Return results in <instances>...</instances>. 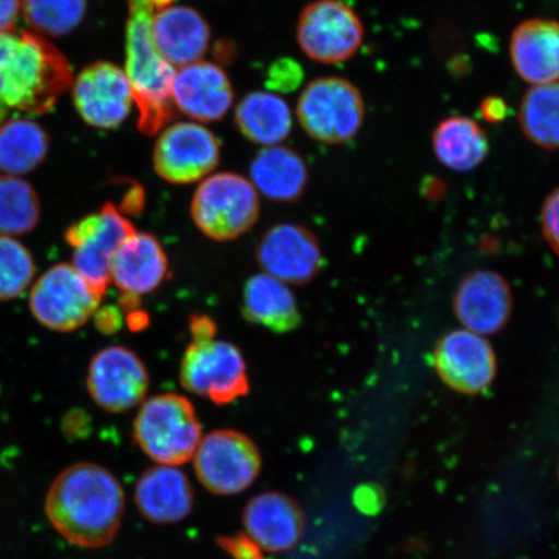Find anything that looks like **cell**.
<instances>
[{
	"label": "cell",
	"mask_w": 559,
	"mask_h": 559,
	"mask_svg": "<svg viewBox=\"0 0 559 559\" xmlns=\"http://www.w3.org/2000/svg\"><path fill=\"white\" fill-rule=\"evenodd\" d=\"M48 521L66 540L97 549L114 542L124 513L120 481L105 467L80 463L67 467L46 496Z\"/></svg>",
	"instance_id": "cell-1"
},
{
	"label": "cell",
	"mask_w": 559,
	"mask_h": 559,
	"mask_svg": "<svg viewBox=\"0 0 559 559\" xmlns=\"http://www.w3.org/2000/svg\"><path fill=\"white\" fill-rule=\"evenodd\" d=\"M73 83L64 53L32 31L0 33V118L45 115Z\"/></svg>",
	"instance_id": "cell-2"
},
{
	"label": "cell",
	"mask_w": 559,
	"mask_h": 559,
	"mask_svg": "<svg viewBox=\"0 0 559 559\" xmlns=\"http://www.w3.org/2000/svg\"><path fill=\"white\" fill-rule=\"evenodd\" d=\"M152 0H129L126 25V74L139 109L138 128L156 135L175 117L171 82L175 69L160 58L152 39Z\"/></svg>",
	"instance_id": "cell-3"
},
{
	"label": "cell",
	"mask_w": 559,
	"mask_h": 559,
	"mask_svg": "<svg viewBox=\"0 0 559 559\" xmlns=\"http://www.w3.org/2000/svg\"><path fill=\"white\" fill-rule=\"evenodd\" d=\"M190 331L192 342L180 365L183 388L221 405L247 395L248 369L240 349L229 342L215 340L218 328L206 314H193Z\"/></svg>",
	"instance_id": "cell-4"
},
{
	"label": "cell",
	"mask_w": 559,
	"mask_h": 559,
	"mask_svg": "<svg viewBox=\"0 0 559 559\" xmlns=\"http://www.w3.org/2000/svg\"><path fill=\"white\" fill-rule=\"evenodd\" d=\"M134 437L156 463L177 466L198 451L201 424L187 397L163 394L143 403L134 421Z\"/></svg>",
	"instance_id": "cell-5"
},
{
	"label": "cell",
	"mask_w": 559,
	"mask_h": 559,
	"mask_svg": "<svg viewBox=\"0 0 559 559\" xmlns=\"http://www.w3.org/2000/svg\"><path fill=\"white\" fill-rule=\"evenodd\" d=\"M260 210L253 183L233 173L215 174L202 181L191 204L195 226L215 241L235 240L248 233Z\"/></svg>",
	"instance_id": "cell-6"
},
{
	"label": "cell",
	"mask_w": 559,
	"mask_h": 559,
	"mask_svg": "<svg viewBox=\"0 0 559 559\" xmlns=\"http://www.w3.org/2000/svg\"><path fill=\"white\" fill-rule=\"evenodd\" d=\"M297 115L312 139L324 144H341L359 134L365 123L366 104L354 83L340 76H324L304 90Z\"/></svg>",
	"instance_id": "cell-7"
},
{
	"label": "cell",
	"mask_w": 559,
	"mask_h": 559,
	"mask_svg": "<svg viewBox=\"0 0 559 559\" xmlns=\"http://www.w3.org/2000/svg\"><path fill=\"white\" fill-rule=\"evenodd\" d=\"M136 229L115 205L105 204L100 212L83 216L70 226L66 240L73 249V267L104 296L111 282V261L121 245Z\"/></svg>",
	"instance_id": "cell-8"
},
{
	"label": "cell",
	"mask_w": 559,
	"mask_h": 559,
	"mask_svg": "<svg viewBox=\"0 0 559 559\" xmlns=\"http://www.w3.org/2000/svg\"><path fill=\"white\" fill-rule=\"evenodd\" d=\"M103 296L73 265H53L34 284L31 311L41 325L55 332H73L99 309Z\"/></svg>",
	"instance_id": "cell-9"
},
{
	"label": "cell",
	"mask_w": 559,
	"mask_h": 559,
	"mask_svg": "<svg viewBox=\"0 0 559 559\" xmlns=\"http://www.w3.org/2000/svg\"><path fill=\"white\" fill-rule=\"evenodd\" d=\"M299 47L321 64H340L360 50L365 26L352 7L341 0H314L300 13Z\"/></svg>",
	"instance_id": "cell-10"
},
{
	"label": "cell",
	"mask_w": 559,
	"mask_h": 559,
	"mask_svg": "<svg viewBox=\"0 0 559 559\" xmlns=\"http://www.w3.org/2000/svg\"><path fill=\"white\" fill-rule=\"evenodd\" d=\"M194 471L210 492L228 496L245 491L261 472V454L251 440L235 430H216L201 438Z\"/></svg>",
	"instance_id": "cell-11"
},
{
	"label": "cell",
	"mask_w": 559,
	"mask_h": 559,
	"mask_svg": "<svg viewBox=\"0 0 559 559\" xmlns=\"http://www.w3.org/2000/svg\"><path fill=\"white\" fill-rule=\"evenodd\" d=\"M221 159V143L212 131L192 122L166 128L153 152L159 178L173 185H191L212 173Z\"/></svg>",
	"instance_id": "cell-12"
},
{
	"label": "cell",
	"mask_w": 559,
	"mask_h": 559,
	"mask_svg": "<svg viewBox=\"0 0 559 559\" xmlns=\"http://www.w3.org/2000/svg\"><path fill=\"white\" fill-rule=\"evenodd\" d=\"M87 389L97 407L109 414H123L144 401L150 373L132 349L110 346L91 360Z\"/></svg>",
	"instance_id": "cell-13"
},
{
	"label": "cell",
	"mask_w": 559,
	"mask_h": 559,
	"mask_svg": "<svg viewBox=\"0 0 559 559\" xmlns=\"http://www.w3.org/2000/svg\"><path fill=\"white\" fill-rule=\"evenodd\" d=\"M436 372L457 393H484L496 379L498 361L484 335L465 330L452 331L439 340L432 354Z\"/></svg>",
	"instance_id": "cell-14"
},
{
	"label": "cell",
	"mask_w": 559,
	"mask_h": 559,
	"mask_svg": "<svg viewBox=\"0 0 559 559\" xmlns=\"http://www.w3.org/2000/svg\"><path fill=\"white\" fill-rule=\"evenodd\" d=\"M73 86V100L82 120L96 129H116L131 114L134 94L124 70L99 61L82 70Z\"/></svg>",
	"instance_id": "cell-15"
},
{
	"label": "cell",
	"mask_w": 559,
	"mask_h": 559,
	"mask_svg": "<svg viewBox=\"0 0 559 559\" xmlns=\"http://www.w3.org/2000/svg\"><path fill=\"white\" fill-rule=\"evenodd\" d=\"M257 261L264 274L293 285L312 282L323 267L318 237L295 223L270 228L258 245Z\"/></svg>",
	"instance_id": "cell-16"
},
{
	"label": "cell",
	"mask_w": 559,
	"mask_h": 559,
	"mask_svg": "<svg viewBox=\"0 0 559 559\" xmlns=\"http://www.w3.org/2000/svg\"><path fill=\"white\" fill-rule=\"evenodd\" d=\"M453 310L465 330L485 337L507 326L513 312V293L498 272L474 271L457 286Z\"/></svg>",
	"instance_id": "cell-17"
},
{
	"label": "cell",
	"mask_w": 559,
	"mask_h": 559,
	"mask_svg": "<svg viewBox=\"0 0 559 559\" xmlns=\"http://www.w3.org/2000/svg\"><path fill=\"white\" fill-rule=\"evenodd\" d=\"M174 107L195 121L222 120L234 104V90L225 70L198 61L179 68L171 82Z\"/></svg>",
	"instance_id": "cell-18"
},
{
	"label": "cell",
	"mask_w": 559,
	"mask_h": 559,
	"mask_svg": "<svg viewBox=\"0 0 559 559\" xmlns=\"http://www.w3.org/2000/svg\"><path fill=\"white\" fill-rule=\"evenodd\" d=\"M247 535L271 554L296 547L305 531V514L295 499L282 492H264L248 502L243 512Z\"/></svg>",
	"instance_id": "cell-19"
},
{
	"label": "cell",
	"mask_w": 559,
	"mask_h": 559,
	"mask_svg": "<svg viewBox=\"0 0 559 559\" xmlns=\"http://www.w3.org/2000/svg\"><path fill=\"white\" fill-rule=\"evenodd\" d=\"M509 55L520 79L531 86L559 81V21L528 19L516 25Z\"/></svg>",
	"instance_id": "cell-20"
},
{
	"label": "cell",
	"mask_w": 559,
	"mask_h": 559,
	"mask_svg": "<svg viewBox=\"0 0 559 559\" xmlns=\"http://www.w3.org/2000/svg\"><path fill=\"white\" fill-rule=\"evenodd\" d=\"M152 39L160 58L181 68L200 61L206 53L210 27L191 7L169 5L153 15Z\"/></svg>",
	"instance_id": "cell-21"
},
{
	"label": "cell",
	"mask_w": 559,
	"mask_h": 559,
	"mask_svg": "<svg viewBox=\"0 0 559 559\" xmlns=\"http://www.w3.org/2000/svg\"><path fill=\"white\" fill-rule=\"evenodd\" d=\"M169 260L155 236H130L111 261L110 277L122 296L140 298L150 295L165 282Z\"/></svg>",
	"instance_id": "cell-22"
},
{
	"label": "cell",
	"mask_w": 559,
	"mask_h": 559,
	"mask_svg": "<svg viewBox=\"0 0 559 559\" xmlns=\"http://www.w3.org/2000/svg\"><path fill=\"white\" fill-rule=\"evenodd\" d=\"M135 502L145 520L159 524L179 522L193 508L190 480L175 466L152 467L138 480Z\"/></svg>",
	"instance_id": "cell-23"
},
{
	"label": "cell",
	"mask_w": 559,
	"mask_h": 559,
	"mask_svg": "<svg viewBox=\"0 0 559 559\" xmlns=\"http://www.w3.org/2000/svg\"><path fill=\"white\" fill-rule=\"evenodd\" d=\"M242 312L250 323L275 333L295 331L300 324L295 296L285 283L267 274H258L245 284Z\"/></svg>",
	"instance_id": "cell-24"
},
{
	"label": "cell",
	"mask_w": 559,
	"mask_h": 559,
	"mask_svg": "<svg viewBox=\"0 0 559 559\" xmlns=\"http://www.w3.org/2000/svg\"><path fill=\"white\" fill-rule=\"evenodd\" d=\"M251 183L265 198L275 201H296L307 186V167L297 152L286 146H265L250 166Z\"/></svg>",
	"instance_id": "cell-25"
},
{
	"label": "cell",
	"mask_w": 559,
	"mask_h": 559,
	"mask_svg": "<svg viewBox=\"0 0 559 559\" xmlns=\"http://www.w3.org/2000/svg\"><path fill=\"white\" fill-rule=\"evenodd\" d=\"M431 144L439 163L457 173L477 169L489 152L486 131L465 116H452L439 122L432 132Z\"/></svg>",
	"instance_id": "cell-26"
},
{
	"label": "cell",
	"mask_w": 559,
	"mask_h": 559,
	"mask_svg": "<svg viewBox=\"0 0 559 559\" xmlns=\"http://www.w3.org/2000/svg\"><path fill=\"white\" fill-rule=\"evenodd\" d=\"M235 121L241 134L251 143L274 146L292 131V111L282 97L270 93H253L237 105Z\"/></svg>",
	"instance_id": "cell-27"
},
{
	"label": "cell",
	"mask_w": 559,
	"mask_h": 559,
	"mask_svg": "<svg viewBox=\"0 0 559 559\" xmlns=\"http://www.w3.org/2000/svg\"><path fill=\"white\" fill-rule=\"evenodd\" d=\"M48 136L29 118H13L0 124V171L10 175L29 174L47 157Z\"/></svg>",
	"instance_id": "cell-28"
},
{
	"label": "cell",
	"mask_w": 559,
	"mask_h": 559,
	"mask_svg": "<svg viewBox=\"0 0 559 559\" xmlns=\"http://www.w3.org/2000/svg\"><path fill=\"white\" fill-rule=\"evenodd\" d=\"M519 122L531 143L548 151L559 150V81L526 91L520 104Z\"/></svg>",
	"instance_id": "cell-29"
},
{
	"label": "cell",
	"mask_w": 559,
	"mask_h": 559,
	"mask_svg": "<svg viewBox=\"0 0 559 559\" xmlns=\"http://www.w3.org/2000/svg\"><path fill=\"white\" fill-rule=\"evenodd\" d=\"M40 218L37 191L16 175L0 174V235L31 234Z\"/></svg>",
	"instance_id": "cell-30"
},
{
	"label": "cell",
	"mask_w": 559,
	"mask_h": 559,
	"mask_svg": "<svg viewBox=\"0 0 559 559\" xmlns=\"http://www.w3.org/2000/svg\"><path fill=\"white\" fill-rule=\"evenodd\" d=\"M87 0H21V13L32 32L41 37H62L85 19Z\"/></svg>",
	"instance_id": "cell-31"
},
{
	"label": "cell",
	"mask_w": 559,
	"mask_h": 559,
	"mask_svg": "<svg viewBox=\"0 0 559 559\" xmlns=\"http://www.w3.org/2000/svg\"><path fill=\"white\" fill-rule=\"evenodd\" d=\"M35 275L31 251L11 236L0 235V300L16 299Z\"/></svg>",
	"instance_id": "cell-32"
},
{
	"label": "cell",
	"mask_w": 559,
	"mask_h": 559,
	"mask_svg": "<svg viewBox=\"0 0 559 559\" xmlns=\"http://www.w3.org/2000/svg\"><path fill=\"white\" fill-rule=\"evenodd\" d=\"M540 221L545 240L559 257V187L545 200Z\"/></svg>",
	"instance_id": "cell-33"
},
{
	"label": "cell",
	"mask_w": 559,
	"mask_h": 559,
	"mask_svg": "<svg viewBox=\"0 0 559 559\" xmlns=\"http://www.w3.org/2000/svg\"><path fill=\"white\" fill-rule=\"evenodd\" d=\"M219 543L235 559H265L262 549L247 534L226 537Z\"/></svg>",
	"instance_id": "cell-34"
},
{
	"label": "cell",
	"mask_w": 559,
	"mask_h": 559,
	"mask_svg": "<svg viewBox=\"0 0 559 559\" xmlns=\"http://www.w3.org/2000/svg\"><path fill=\"white\" fill-rule=\"evenodd\" d=\"M480 114L487 122L498 123L508 116V104L498 96H488L480 104Z\"/></svg>",
	"instance_id": "cell-35"
},
{
	"label": "cell",
	"mask_w": 559,
	"mask_h": 559,
	"mask_svg": "<svg viewBox=\"0 0 559 559\" xmlns=\"http://www.w3.org/2000/svg\"><path fill=\"white\" fill-rule=\"evenodd\" d=\"M21 0H0V33L16 29Z\"/></svg>",
	"instance_id": "cell-36"
},
{
	"label": "cell",
	"mask_w": 559,
	"mask_h": 559,
	"mask_svg": "<svg viewBox=\"0 0 559 559\" xmlns=\"http://www.w3.org/2000/svg\"><path fill=\"white\" fill-rule=\"evenodd\" d=\"M96 324L103 333H116L122 324L121 314L114 307H107L97 313Z\"/></svg>",
	"instance_id": "cell-37"
},
{
	"label": "cell",
	"mask_w": 559,
	"mask_h": 559,
	"mask_svg": "<svg viewBox=\"0 0 559 559\" xmlns=\"http://www.w3.org/2000/svg\"><path fill=\"white\" fill-rule=\"evenodd\" d=\"M128 321L132 331H140L148 323V318L144 312L136 310L129 313Z\"/></svg>",
	"instance_id": "cell-38"
},
{
	"label": "cell",
	"mask_w": 559,
	"mask_h": 559,
	"mask_svg": "<svg viewBox=\"0 0 559 559\" xmlns=\"http://www.w3.org/2000/svg\"><path fill=\"white\" fill-rule=\"evenodd\" d=\"M153 5H155L156 11L160 9H165V7H169L171 0H152Z\"/></svg>",
	"instance_id": "cell-39"
}]
</instances>
